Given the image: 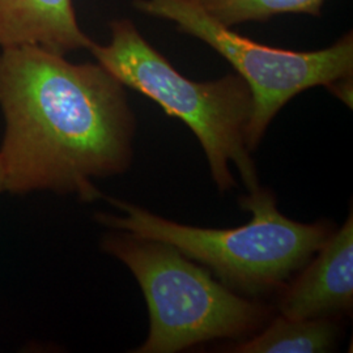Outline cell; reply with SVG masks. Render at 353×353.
I'll use <instances>...</instances> for the list:
<instances>
[{
  "instance_id": "obj_5",
  "label": "cell",
  "mask_w": 353,
  "mask_h": 353,
  "mask_svg": "<svg viewBox=\"0 0 353 353\" xmlns=\"http://www.w3.org/2000/svg\"><path fill=\"white\" fill-rule=\"evenodd\" d=\"M134 6L141 13L174 23L181 33L201 39L246 81L252 97L246 132L250 152L262 141L279 112L307 89L325 87L352 108V32L322 50H287L233 32L205 12L196 0H134Z\"/></svg>"
},
{
  "instance_id": "obj_9",
  "label": "cell",
  "mask_w": 353,
  "mask_h": 353,
  "mask_svg": "<svg viewBox=\"0 0 353 353\" xmlns=\"http://www.w3.org/2000/svg\"><path fill=\"white\" fill-rule=\"evenodd\" d=\"M204 11L228 28L265 23L279 14L319 17L325 0H196Z\"/></svg>"
},
{
  "instance_id": "obj_10",
  "label": "cell",
  "mask_w": 353,
  "mask_h": 353,
  "mask_svg": "<svg viewBox=\"0 0 353 353\" xmlns=\"http://www.w3.org/2000/svg\"><path fill=\"white\" fill-rule=\"evenodd\" d=\"M6 192V178H4V172H3V166L0 163V194Z\"/></svg>"
},
{
  "instance_id": "obj_3",
  "label": "cell",
  "mask_w": 353,
  "mask_h": 353,
  "mask_svg": "<svg viewBox=\"0 0 353 353\" xmlns=\"http://www.w3.org/2000/svg\"><path fill=\"white\" fill-rule=\"evenodd\" d=\"M108 45L93 42L88 50L97 63L125 87L156 102L178 118L199 140L217 189L236 188L229 164L236 166L249 191L261 188L248 148L246 132L252 113V92L239 74L212 81H194L178 72L128 19L110 23Z\"/></svg>"
},
{
  "instance_id": "obj_6",
  "label": "cell",
  "mask_w": 353,
  "mask_h": 353,
  "mask_svg": "<svg viewBox=\"0 0 353 353\" xmlns=\"http://www.w3.org/2000/svg\"><path fill=\"white\" fill-rule=\"evenodd\" d=\"M316 258L281 290V316L316 319L348 313L353 306V219L331 233Z\"/></svg>"
},
{
  "instance_id": "obj_4",
  "label": "cell",
  "mask_w": 353,
  "mask_h": 353,
  "mask_svg": "<svg viewBox=\"0 0 353 353\" xmlns=\"http://www.w3.org/2000/svg\"><path fill=\"white\" fill-rule=\"evenodd\" d=\"M101 249L131 271L144 294L150 334L137 353H176L205 341L248 338L270 309L241 297L172 245L110 229Z\"/></svg>"
},
{
  "instance_id": "obj_1",
  "label": "cell",
  "mask_w": 353,
  "mask_h": 353,
  "mask_svg": "<svg viewBox=\"0 0 353 353\" xmlns=\"http://www.w3.org/2000/svg\"><path fill=\"white\" fill-rule=\"evenodd\" d=\"M0 163L6 191L103 198L94 179L127 172L137 118L125 85L99 63L38 46L3 49Z\"/></svg>"
},
{
  "instance_id": "obj_2",
  "label": "cell",
  "mask_w": 353,
  "mask_h": 353,
  "mask_svg": "<svg viewBox=\"0 0 353 353\" xmlns=\"http://www.w3.org/2000/svg\"><path fill=\"white\" fill-rule=\"evenodd\" d=\"M106 201L123 214H96L99 224L172 245L228 288L250 299L283 290L332 233L328 223L290 220L279 211L275 194L261 188L240 198L241 208L252 214V220L229 229L183 225L132 203Z\"/></svg>"
},
{
  "instance_id": "obj_8",
  "label": "cell",
  "mask_w": 353,
  "mask_h": 353,
  "mask_svg": "<svg viewBox=\"0 0 353 353\" xmlns=\"http://www.w3.org/2000/svg\"><path fill=\"white\" fill-rule=\"evenodd\" d=\"M338 339V327L330 318L300 319L280 316L249 339L230 347L234 353H325Z\"/></svg>"
},
{
  "instance_id": "obj_7",
  "label": "cell",
  "mask_w": 353,
  "mask_h": 353,
  "mask_svg": "<svg viewBox=\"0 0 353 353\" xmlns=\"http://www.w3.org/2000/svg\"><path fill=\"white\" fill-rule=\"evenodd\" d=\"M93 41L77 23L72 0H0V48L38 46L65 55Z\"/></svg>"
}]
</instances>
